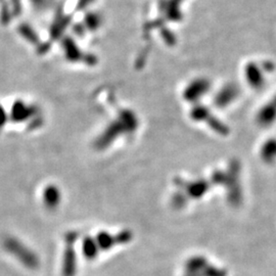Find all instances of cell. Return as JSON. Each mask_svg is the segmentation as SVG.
I'll return each instance as SVG.
<instances>
[{"instance_id":"8992f818","label":"cell","mask_w":276,"mask_h":276,"mask_svg":"<svg viewBox=\"0 0 276 276\" xmlns=\"http://www.w3.org/2000/svg\"><path fill=\"white\" fill-rule=\"evenodd\" d=\"M82 249H83L84 256L86 257V259H88V260L94 259L97 256L98 252H100V248H98L96 241L91 239V238L84 239Z\"/></svg>"},{"instance_id":"277c9868","label":"cell","mask_w":276,"mask_h":276,"mask_svg":"<svg viewBox=\"0 0 276 276\" xmlns=\"http://www.w3.org/2000/svg\"><path fill=\"white\" fill-rule=\"evenodd\" d=\"M95 241H96L97 246H98V248H100V250L106 251V250L111 249L118 243H123L124 235L122 236V238H120V236H116L115 238V236H112L108 232H101V233H98V235L96 236Z\"/></svg>"},{"instance_id":"ba28073f","label":"cell","mask_w":276,"mask_h":276,"mask_svg":"<svg viewBox=\"0 0 276 276\" xmlns=\"http://www.w3.org/2000/svg\"><path fill=\"white\" fill-rule=\"evenodd\" d=\"M7 120V115L4 111V109L0 106V127H2Z\"/></svg>"},{"instance_id":"6da1fadb","label":"cell","mask_w":276,"mask_h":276,"mask_svg":"<svg viewBox=\"0 0 276 276\" xmlns=\"http://www.w3.org/2000/svg\"><path fill=\"white\" fill-rule=\"evenodd\" d=\"M4 249L29 269H36L40 264L37 255L16 239H6L4 242Z\"/></svg>"},{"instance_id":"3957f363","label":"cell","mask_w":276,"mask_h":276,"mask_svg":"<svg viewBox=\"0 0 276 276\" xmlns=\"http://www.w3.org/2000/svg\"><path fill=\"white\" fill-rule=\"evenodd\" d=\"M11 119L14 122H23L34 115V109L23 102H15L11 109Z\"/></svg>"},{"instance_id":"7a4b0ae2","label":"cell","mask_w":276,"mask_h":276,"mask_svg":"<svg viewBox=\"0 0 276 276\" xmlns=\"http://www.w3.org/2000/svg\"><path fill=\"white\" fill-rule=\"evenodd\" d=\"M77 233L70 232L66 235V243L67 248L64 253L63 259V267H62V274L63 276H75L77 271V257L76 252L74 248V244L77 240Z\"/></svg>"},{"instance_id":"5b68a950","label":"cell","mask_w":276,"mask_h":276,"mask_svg":"<svg viewBox=\"0 0 276 276\" xmlns=\"http://www.w3.org/2000/svg\"><path fill=\"white\" fill-rule=\"evenodd\" d=\"M43 198H44V203L48 208L50 209L55 208L58 204H60V201H61L60 189L54 185L47 186L44 190Z\"/></svg>"},{"instance_id":"52a82bcc","label":"cell","mask_w":276,"mask_h":276,"mask_svg":"<svg viewBox=\"0 0 276 276\" xmlns=\"http://www.w3.org/2000/svg\"><path fill=\"white\" fill-rule=\"evenodd\" d=\"M247 77H248L249 82L254 85L253 87H256V85L260 83L262 80V78H261L262 75L260 73V69L255 64L249 65L247 67Z\"/></svg>"}]
</instances>
